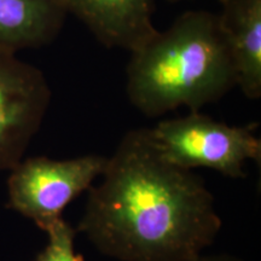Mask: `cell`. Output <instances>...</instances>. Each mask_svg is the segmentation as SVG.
<instances>
[{
  "label": "cell",
  "instance_id": "obj_7",
  "mask_svg": "<svg viewBox=\"0 0 261 261\" xmlns=\"http://www.w3.org/2000/svg\"><path fill=\"white\" fill-rule=\"evenodd\" d=\"M219 23L230 47L237 86L248 99L261 97V0H219Z\"/></svg>",
  "mask_w": 261,
  "mask_h": 261
},
{
  "label": "cell",
  "instance_id": "obj_10",
  "mask_svg": "<svg viewBox=\"0 0 261 261\" xmlns=\"http://www.w3.org/2000/svg\"><path fill=\"white\" fill-rule=\"evenodd\" d=\"M195 261H244V260L238 256L232 255V254L221 253V254H211V255L202 254V255L198 257V259H196Z\"/></svg>",
  "mask_w": 261,
  "mask_h": 261
},
{
  "label": "cell",
  "instance_id": "obj_3",
  "mask_svg": "<svg viewBox=\"0 0 261 261\" xmlns=\"http://www.w3.org/2000/svg\"><path fill=\"white\" fill-rule=\"evenodd\" d=\"M257 123L230 126L200 112L160 121L149 128L159 152L177 167L210 168L224 177L246 178L247 161H261Z\"/></svg>",
  "mask_w": 261,
  "mask_h": 261
},
{
  "label": "cell",
  "instance_id": "obj_5",
  "mask_svg": "<svg viewBox=\"0 0 261 261\" xmlns=\"http://www.w3.org/2000/svg\"><path fill=\"white\" fill-rule=\"evenodd\" d=\"M50 102L42 71L0 48V171H11L21 161Z\"/></svg>",
  "mask_w": 261,
  "mask_h": 261
},
{
  "label": "cell",
  "instance_id": "obj_2",
  "mask_svg": "<svg viewBox=\"0 0 261 261\" xmlns=\"http://www.w3.org/2000/svg\"><path fill=\"white\" fill-rule=\"evenodd\" d=\"M129 54L127 97L146 117L181 107L200 112L237 86L230 47L213 12H184Z\"/></svg>",
  "mask_w": 261,
  "mask_h": 261
},
{
  "label": "cell",
  "instance_id": "obj_6",
  "mask_svg": "<svg viewBox=\"0 0 261 261\" xmlns=\"http://www.w3.org/2000/svg\"><path fill=\"white\" fill-rule=\"evenodd\" d=\"M68 15L86 25L108 48L129 52L158 33L152 16L156 0H63Z\"/></svg>",
  "mask_w": 261,
  "mask_h": 261
},
{
  "label": "cell",
  "instance_id": "obj_9",
  "mask_svg": "<svg viewBox=\"0 0 261 261\" xmlns=\"http://www.w3.org/2000/svg\"><path fill=\"white\" fill-rule=\"evenodd\" d=\"M45 232L47 233L48 242L35 261H85L84 256L75 250L76 228L64 218L52 224Z\"/></svg>",
  "mask_w": 261,
  "mask_h": 261
},
{
  "label": "cell",
  "instance_id": "obj_4",
  "mask_svg": "<svg viewBox=\"0 0 261 261\" xmlns=\"http://www.w3.org/2000/svg\"><path fill=\"white\" fill-rule=\"evenodd\" d=\"M108 158L90 154L69 160L37 156L21 160L8 179V207L45 231L102 175Z\"/></svg>",
  "mask_w": 261,
  "mask_h": 261
},
{
  "label": "cell",
  "instance_id": "obj_8",
  "mask_svg": "<svg viewBox=\"0 0 261 261\" xmlns=\"http://www.w3.org/2000/svg\"><path fill=\"white\" fill-rule=\"evenodd\" d=\"M67 16L63 0H0V48L45 46L57 38Z\"/></svg>",
  "mask_w": 261,
  "mask_h": 261
},
{
  "label": "cell",
  "instance_id": "obj_1",
  "mask_svg": "<svg viewBox=\"0 0 261 261\" xmlns=\"http://www.w3.org/2000/svg\"><path fill=\"white\" fill-rule=\"evenodd\" d=\"M102 182L89 189L76 227L119 261H195L223 227L200 175L159 152L149 128L122 137L108 158Z\"/></svg>",
  "mask_w": 261,
  "mask_h": 261
},
{
  "label": "cell",
  "instance_id": "obj_11",
  "mask_svg": "<svg viewBox=\"0 0 261 261\" xmlns=\"http://www.w3.org/2000/svg\"><path fill=\"white\" fill-rule=\"evenodd\" d=\"M169 2H181V0H169Z\"/></svg>",
  "mask_w": 261,
  "mask_h": 261
}]
</instances>
